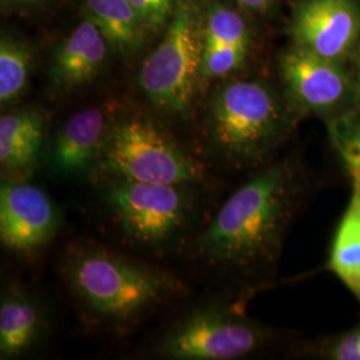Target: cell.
Wrapping results in <instances>:
<instances>
[{"instance_id": "ba28073f", "label": "cell", "mask_w": 360, "mask_h": 360, "mask_svg": "<svg viewBox=\"0 0 360 360\" xmlns=\"http://www.w3.org/2000/svg\"><path fill=\"white\" fill-rule=\"evenodd\" d=\"M279 68L294 110L330 120L355 105V77L340 62L295 44L282 55Z\"/></svg>"}, {"instance_id": "7402d4cb", "label": "cell", "mask_w": 360, "mask_h": 360, "mask_svg": "<svg viewBox=\"0 0 360 360\" xmlns=\"http://www.w3.org/2000/svg\"><path fill=\"white\" fill-rule=\"evenodd\" d=\"M139 13L148 30H159L165 26L174 13L176 0H129Z\"/></svg>"}, {"instance_id": "603a6c76", "label": "cell", "mask_w": 360, "mask_h": 360, "mask_svg": "<svg viewBox=\"0 0 360 360\" xmlns=\"http://www.w3.org/2000/svg\"><path fill=\"white\" fill-rule=\"evenodd\" d=\"M243 8L254 13H266L275 0H236Z\"/></svg>"}, {"instance_id": "cb8c5ba5", "label": "cell", "mask_w": 360, "mask_h": 360, "mask_svg": "<svg viewBox=\"0 0 360 360\" xmlns=\"http://www.w3.org/2000/svg\"><path fill=\"white\" fill-rule=\"evenodd\" d=\"M355 84H356V101L355 104L360 105V51L356 56V65H355Z\"/></svg>"}, {"instance_id": "44dd1931", "label": "cell", "mask_w": 360, "mask_h": 360, "mask_svg": "<svg viewBox=\"0 0 360 360\" xmlns=\"http://www.w3.org/2000/svg\"><path fill=\"white\" fill-rule=\"evenodd\" d=\"M315 354L327 360H360V322L345 333L323 339Z\"/></svg>"}, {"instance_id": "d6986e66", "label": "cell", "mask_w": 360, "mask_h": 360, "mask_svg": "<svg viewBox=\"0 0 360 360\" xmlns=\"http://www.w3.org/2000/svg\"><path fill=\"white\" fill-rule=\"evenodd\" d=\"M205 49H250V31L243 16L224 6H217L203 23Z\"/></svg>"}, {"instance_id": "ffe728a7", "label": "cell", "mask_w": 360, "mask_h": 360, "mask_svg": "<svg viewBox=\"0 0 360 360\" xmlns=\"http://www.w3.org/2000/svg\"><path fill=\"white\" fill-rule=\"evenodd\" d=\"M248 51L250 49L242 47L205 49L200 77L215 79L230 75L245 63Z\"/></svg>"}, {"instance_id": "d4e9b609", "label": "cell", "mask_w": 360, "mask_h": 360, "mask_svg": "<svg viewBox=\"0 0 360 360\" xmlns=\"http://www.w3.org/2000/svg\"><path fill=\"white\" fill-rule=\"evenodd\" d=\"M8 4H30V3H34V1H38V0H3Z\"/></svg>"}, {"instance_id": "7c38bea8", "label": "cell", "mask_w": 360, "mask_h": 360, "mask_svg": "<svg viewBox=\"0 0 360 360\" xmlns=\"http://www.w3.org/2000/svg\"><path fill=\"white\" fill-rule=\"evenodd\" d=\"M107 40L90 18L65 38L51 63V79L58 89L72 90L91 82L103 68Z\"/></svg>"}, {"instance_id": "52a82bcc", "label": "cell", "mask_w": 360, "mask_h": 360, "mask_svg": "<svg viewBox=\"0 0 360 360\" xmlns=\"http://www.w3.org/2000/svg\"><path fill=\"white\" fill-rule=\"evenodd\" d=\"M107 200L120 230L143 245H167L193 215L186 184L112 180Z\"/></svg>"}, {"instance_id": "5bb4252c", "label": "cell", "mask_w": 360, "mask_h": 360, "mask_svg": "<svg viewBox=\"0 0 360 360\" xmlns=\"http://www.w3.org/2000/svg\"><path fill=\"white\" fill-rule=\"evenodd\" d=\"M351 196L335 231L327 269L346 285L360 306V174H349Z\"/></svg>"}, {"instance_id": "e0dca14e", "label": "cell", "mask_w": 360, "mask_h": 360, "mask_svg": "<svg viewBox=\"0 0 360 360\" xmlns=\"http://www.w3.org/2000/svg\"><path fill=\"white\" fill-rule=\"evenodd\" d=\"M32 55L25 43L3 35L0 41V102L13 103L26 89Z\"/></svg>"}, {"instance_id": "6da1fadb", "label": "cell", "mask_w": 360, "mask_h": 360, "mask_svg": "<svg viewBox=\"0 0 360 360\" xmlns=\"http://www.w3.org/2000/svg\"><path fill=\"white\" fill-rule=\"evenodd\" d=\"M306 188L294 159L260 168L220 207L198 239V254L212 266L252 274L272 266Z\"/></svg>"}, {"instance_id": "9a60e30c", "label": "cell", "mask_w": 360, "mask_h": 360, "mask_svg": "<svg viewBox=\"0 0 360 360\" xmlns=\"http://www.w3.org/2000/svg\"><path fill=\"white\" fill-rule=\"evenodd\" d=\"M41 330L38 303L19 287H8L0 300V358L25 354L38 342Z\"/></svg>"}, {"instance_id": "8992f818", "label": "cell", "mask_w": 360, "mask_h": 360, "mask_svg": "<svg viewBox=\"0 0 360 360\" xmlns=\"http://www.w3.org/2000/svg\"><path fill=\"white\" fill-rule=\"evenodd\" d=\"M271 331L233 309H196L176 323L159 345L158 354L171 359L231 360L255 352Z\"/></svg>"}, {"instance_id": "8fae6325", "label": "cell", "mask_w": 360, "mask_h": 360, "mask_svg": "<svg viewBox=\"0 0 360 360\" xmlns=\"http://www.w3.org/2000/svg\"><path fill=\"white\" fill-rule=\"evenodd\" d=\"M110 132L107 116L99 108H89L72 116L56 134L51 163L62 175H80L98 162Z\"/></svg>"}, {"instance_id": "2e32d148", "label": "cell", "mask_w": 360, "mask_h": 360, "mask_svg": "<svg viewBox=\"0 0 360 360\" xmlns=\"http://www.w3.org/2000/svg\"><path fill=\"white\" fill-rule=\"evenodd\" d=\"M86 7L89 18L116 50L134 51L142 44L147 27L129 0H86Z\"/></svg>"}, {"instance_id": "3957f363", "label": "cell", "mask_w": 360, "mask_h": 360, "mask_svg": "<svg viewBox=\"0 0 360 360\" xmlns=\"http://www.w3.org/2000/svg\"><path fill=\"white\" fill-rule=\"evenodd\" d=\"M71 290L86 309L112 323L134 322L178 292L165 271L95 247H79L65 257Z\"/></svg>"}, {"instance_id": "9c48e42d", "label": "cell", "mask_w": 360, "mask_h": 360, "mask_svg": "<svg viewBox=\"0 0 360 360\" xmlns=\"http://www.w3.org/2000/svg\"><path fill=\"white\" fill-rule=\"evenodd\" d=\"M291 34L296 46L343 63L360 38V1L297 0L292 7Z\"/></svg>"}, {"instance_id": "4fadbf2b", "label": "cell", "mask_w": 360, "mask_h": 360, "mask_svg": "<svg viewBox=\"0 0 360 360\" xmlns=\"http://www.w3.org/2000/svg\"><path fill=\"white\" fill-rule=\"evenodd\" d=\"M44 116L37 110H18L0 117V165L8 180H23L40 162Z\"/></svg>"}, {"instance_id": "277c9868", "label": "cell", "mask_w": 360, "mask_h": 360, "mask_svg": "<svg viewBox=\"0 0 360 360\" xmlns=\"http://www.w3.org/2000/svg\"><path fill=\"white\" fill-rule=\"evenodd\" d=\"M96 163L111 180L187 186L205 178L203 166L146 119L111 127Z\"/></svg>"}, {"instance_id": "7a4b0ae2", "label": "cell", "mask_w": 360, "mask_h": 360, "mask_svg": "<svg viewBox=\"0 0 360 360\" xmlns=\"http://www.w3.org/2000/svg\"><path fill=\"white\" fill-rule=\"evenodd\" d=\"M291 104L263 82L231 80L215 91L207 117L211 151L232 168L267 166L288 138Z\"/></svg>"}, {"instance_id": "ac0fdd59", "label": "cell", "mask_w": 360, "mask_h": 360, "mask_svg": "<svg viewBox=\"0 0 360 360\" xmlns=\"http://www.w3.org/2000/svg\"><path fill=\"white\" fill-rule=\"evenodd\" d=\"M331 146L349 174H360V105L355 104L327 120Z\"/></svg>"}, {"instance_id": "5b68a950", "label": "cell", "mask_w": 360, "mask_h": 360, "mask_svg": "<svg viewBox=\"0 0 360 360\" xmlns=\"http://www.w3.org/2000/svg\"><path fill=\"white\" fill-rule=\"evenodd\" d=\"M203 50V23L196 7L191 0H178L165 38L139 71V86L155 108L172 115L190 110Z\"/></svg>"}, {"instance_id": "30bf717a", "label": "cell", "mask_w": 360, "mask_h": 360, "mask_svg": "<svg viewBox=\"0 0 360 360\" xmlns=\"http://www.w3.org/2000/svg\"><path fill=\"white\" fill-rule=\"evenodd\" d=\"M59 211L40 187L23 180H6L0 187V239L8 250L34 252L47 245L59 229Z\"/></svg>"}]
</instances>
